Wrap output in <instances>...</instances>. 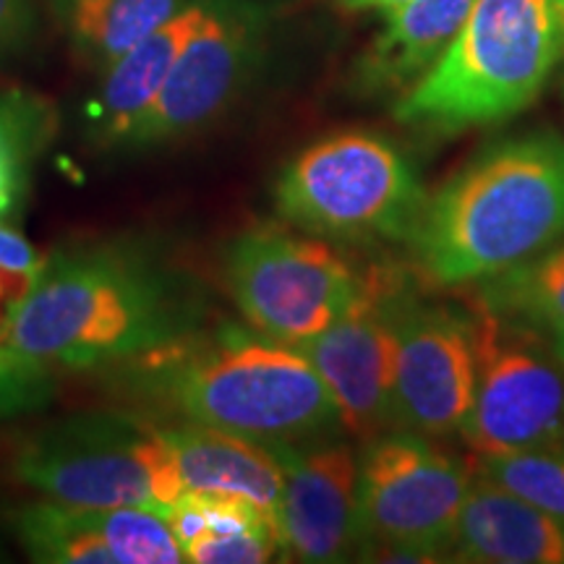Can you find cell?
Wrapping results in <instances>:
<instances>
[{
	"mask_svg": "<svg viewBox=\"0 0 564 564\" xmlns=\"http://www.w3.org/2000/svg\"><path fill=\"white\" fill-rule=\"evenodd\" d=\"M207 322L202 282L165 246L89 238L47 253L0 343L51 371L110 369Z\"/></svg>",
	"mask_w": 564,
	"mask_h": 564,
	"instance_id": "obj_1",
	"label": "cell"
},
{
	"mask_svg": "<svg viewBox=\"0 0 564 564\" xmlns=\"http://www.w3.org/2000/svg\"><path fill=\"white\" fill-rule=\"evenodd\" d=\"M387 303L394 329V426L426 440L460 434L476 387L470 316L394 288Z\"/></svg>",
	"mask_w": 564,
	"mask_h": 564,
	"instance_id": "obj_11",
	"label": "cell"
},
{
	"mask_svg": "<svg viewBox=\"0 0 564 564\" xmlns=\"http://www.w3.org/2000/svg\"><path fill=\"white\" fill-rule=\"evenodd\" d=\"M158 426L175 457L183 491L241 497L278 518L282 468L267 444L186 421H158Z\"/></svg>",
	"mask_w": 564,
	"mask_h": 564,
	"instance_id": "obj_15",
	"label": "cell"
},
{
	"mask_svg": "<svg viewBox=\"0 0 564 564\" xmlns=\"http://www.w3.org/2000/svg\"><path fill=\"white\" fill-rule=\"evenodd\" d=\"M426 192L390 139L329 133L282 167L274 209L291 228L345 243L408 241Z\"/></svg>",
	"mask_w": 564,
	"mask_h": 564,
	"instance_id": "obj_6",
	"label": "cell"
},
{
	"mask_svg": "<svg viewBox=\"0 0 564 564\" xmlns=\"http://www.w3.org/2000/svg\"><path fill=\"white\" fill-rule=\"evenodd\" d=\"M194 494V491H192ZM207 525L183 546L194 564H264L282 560L278 518L249 499L199 494Z\"/></svg>",
	"mask_w": 564,
	"mask_h": 564,
	"instance_id": "obj_19",
	"label": "cell"
},
{
	"mask_svg": "<svg viewBox=\"0 0 564 564\" xmlns=\"http://www.w3.org/2000/svg\"><path fill=\"white\" fill-rule=\"evenodd\" d=\"M564 58V0H474L436 66L394 102L432 133L494 126L531 108Z\"/></svg>",
	"mask_w": 564,
	"mask_h": 564,
	"instance_id": "obj_4",
	"label": "cell"
},
{
	"mask_svg": "<svg viewBox=\"0 0 564 564\" xmlns=\"http://www.w3.org/2000/svg\"><path fill=\"white\" fill-rule=\"evenodd\" d=\"M188 0H51L61 32L89 68L102 70L186 9Z\"/></svg>",
	"mask_w": 564,
	"mask_h": 564,
	"instance_id": "obj_18",
	"label": "cell"
},
{
	"mask_svg": "<svg viewBox=\"0 0 564 564\" xmlns=\"http://www.w3.org/2000/svg\"><path fill=\"white\" fill-rule=\"evenodd\" d=\"M264 30V11L249 0H204L199 24L123 147L160 150L209 129L257 68Z\"/></svg>",
	"mask_w": 564,
	"mask_h": 564,
	"instance_id": "obj_10",
	"label": "cell"
},
{
	"mask_svg": "<svg viewBox=\"0 0 564 564\" xmlns=\"http://www.w3.org/2000/svg\"><path fill=\"white\" fill-rule=\"evenodd\" d=\"M282 468L278 528L285 560L329 564L358 554L361 455L335 436L267 444Z\"/></svg>",
	"mask_w": 564,
	"mask_h": 564,
	"instance_id": "obj_13",
	"label": "cell"
},
{
	"mask_svg": "<svg viewBox=\"0 0 564 564\" xmlns=\"http://www.w3.org/2000/svg\"><path fill=\"white\" fill-rule=\"evenodd\" d=\"M89 518L105 546L116 556V564L186 562L165 512L150 507H112V510H89Z\"/></svg>",
	"mask_w": 564,
	"mask_h": 564,
	"instance_id": "obj_24",
	"label": "cell"
},
{
	"mask_svg": "<svg viewBox=\"0 0 564 564\" xmlns=\"http://www.w3.org/2000/svg\"><path fill=\"white\" fill-rule=\"evenodd\" d=\"M133 403L262 444H295L340 429L335 400L295 345L220 324L110 366Z\"/></svg>",
	"mask_w": 564,
	"mask_h": 564,
	"instance_id": "obj_2",
	"label": "cell"
},
{
	"mask_svg": "<svg viewBox=\"0 0 564 564\" xmlns=\"http://www.w3.org/2000/svg\"><path fill=\"white\" fill-rule=\"evenodd\" d=\"M53 371L0 343V419L40 411L53 398Z\"/></svg>",
	"mask_w": 564,
	"mask_h": 564,
	"instance_id": "obj_25",
	"label": "cell"
},
{
	"mask_svg": "<svg viewBox=\"0 0 564 564\" xmlns=\"http://www.w3.org/2000/svg\"><path fill=\"white\" fill-rule=\"evenodd\" d=\"M476 352L474 403L460 434L476 455L564 449V369L535 329L470 314Z\"/></svg>",
	"mask_w": 564,
	"mask_h": 564,
	"instance_id": "obj_9",
	"label": "cell"
},
{
	"mask_svg": "<svg viewBox=\"0 0 564 564\" xmlns=\"http://www.w3.org/2000/svg\"><path fill=\"white\" fill-rule=\"evenodd\" d=\"M223 282L251 329L301 345L361 301L366 274L324 238L282 225H253L223 253Z\"/></svg>",
	"mask_w": 564,
	"mask_h": 564,
	"instance_id": "obj_7",
	"label": "cell"
},
{
	"mask_svg": "<svg viewBox=\"0 0 564 564\" xmlns=\"http://www.w3.org/2000/svg\"><path fill=\"white\" fill-rule=\"evenodd\" d=\"M470 468L564 525V449L478 455Z\"/></svg>",
	"mask_w": 564,
	"mask_h": 564,
	"instance_id": "obj_23",
	"label": "cell"
},
{
	"mask_svg": "<svg viewBox=\"0 0 564 564\" xmlns=\"http://www.w3.org/2000/svg\"><path fill=\"white\" fill-rule=\"evenodd\" d=\"M11 474L26 489L79 510L167 512L183 494L158 421L131 411H84L34 429L13 449Z\"/></svg>",
	"mask_w": 564,
	"mask_h": 564,
	"instance_id": "obj_5",
	"label": "cell"
},
{
	"mask_svg": "<svg viewBox=\"0 0 564 564\" xmlns=\"http://www.w3.org/2000/svg\"><path fill=\"white\" fill-rule=\"evenodd\" d=\"M9 525L32 562L116 564V556L91 523L89 510L40 499L13 507Z\"/></svg>",
	"mask_w": 564,
	"mask_h": 564,
	"instance_id": "obj_21",
	"label": "cell"
},
{
	"mask_svg": "<svg viewBox=\"0 0 564 564\" xmlns=\"http://www.w3.org/2000/svg\"><path fill=\"white\" fill-rule=\"evenodd\" d=\"M478 303L535 333L564 327V246L481 282Z\"/></svg>",
	"mask_w": 564,
	"mask_h": 564,
	"instance_id": "obj_20",
	"label": "cell"
},
{
	"mask_svg": "<svg viewBox=\"0 0 564 564\" xmlns=\"http://www.w3.org/2000/svg\"><path fill=\"white\" fill-rule=\"evenodd\" d=\"M392 288L387 274H366L361 301L322 335L295 345L333 394L343 432L364 442L394 426V329L387 303Z\"/></svg>",
	"mask_w": 564,
	"mask_h": 564,
	"instance_id": "obj_12",
	"label": "cell"
},
{
	"mask_svg": "<svg viewBox=\"0 0 564 564\" xmlns=\"http://www.w3.org/2000/svg\"><path fill=\"white\" fill-rule=\"evenodd\" d=\"M37 32L34 0H0V61L30 47Z\"/></svg>",
	"mask_w": 564,
	"mask_h": 564,
	"instance_id": "obj_26",
	"label": "cell"
},
{
	"mask_svg": "<svg viewBox=\"0 0 564 564\" xmlns=\"http://www.w3.org/2000/svg\"><path fill=\"white\" fill-rule=\"evenodd\" d=\"M449 552L460 562L564 564V525L474 474Z\"/></svg>",
	"mask_w": 564,
	"mask_h": 564,
	"instance_id": "obj_14",
	"label": "cell"
},
{
	"mask_svg": "<svg viewBox=\"0 0 564 564\" xmlns=\"http://www.w3.org/2000/svg\"><path fill=\"white\" fill-rule=\"evenodd\" d=\"M6 560V552H3V546H0V562H3Z\"/></svg>",
	"mask_w": 564,
	"mask_h": 564,
	"instance_id": "obj_29",
	"label": "cell"
},
{
	"mask_svg": "<svg viewBox=\"0 0 564 564\" xmlns=\"http://www.w3.org/2000/svg\"><path fill=\"white\" fill-rule=\"evenodd\" d=\"M564 238V139L499 141L426 196L408 243L423 278L455 288L497 278Z\"/></svg>",
	"mask_w": 564,
	"mask_h": 564,
	"instance_id": "obj_3",
	"label": "cell"
},
{
	"mask_svg": "<svg viewBox=\"0 0 564 564\" xmlns=\"http://www.w3.org/2000/svg\"><path fill=\"white\" fill-rule=\"evenodd\" d=\"M474 0H408L387 13L382 34L358 61L364 95H403L436 66L468 19Z\"/></svg>",
	"mask_w": 564,
	"mask_h": 564,
	"instance_id": "obj_16",
	"label": "cell"
},
{
	"mask_svg": "<svg viewBox=\"0 0 564 564\" xmlns=\"http://www.w3.org/2000/svg\"><path fill=\"white\" fill-rule=\"evenodd\" d=\"M474 468L426 436L387 432L369 442L358 476V554L434 560L447 552Z\"/></svg>",
	"mask_w": 564,
	"mask_h": 564,
	"instance_id": "obj_8",
	"label": "cell"
},
{
	"mask_svg": "<svg viewBox=\"0 0 564 564\" xmlns=\"http://www.w3.org/2000/svg\"><path fill=\"white\" fill-rule=\"evenodd\" d=\"M549 345H552V352H554L556 361H560L562 369H564V327L562 329H554V333H549Z\"/></svg>",
	"mask_w": 564,
	"mask_h": 564,
	"instance_id": "obj_28",
	"label": "cell"
},
{
	"mask_svg": "<svg viewBox=\"0 0 564 564\" xmlns=\"http://www.w3.org/2000/svg\"><path fill=\"white\" fill-rule=\"evenodd\" d=\"M204 11V0H188L186 9L173 17L150 37L133 45L112 66L102 70L91 118L95 137L105 147H123L129 133L158 100L162 84L171 74L175 58L192 37Z\"/></svg>",
	"mask_w": 564,
	"mask_h": 564,
	"instance_id": "obj_17",
	"label": "cell"
},
{
	"mask_svg": "<svg viewBox=\"0 0 564 564\" xmlns=\"http://www.w3.org/2000/svg\"><path fill=\"white\" fill-rule=\"evenodd\" d=\"M337 3H340L345 11H352V13L379 11V13H384V17H387V13L400 9V6L408 3V0H337Z\"/></svg>",
	"mask_w": 564,
	"mask_h": 564,
	"instance_id": "obj_27",
	"label": "cell"
},
{
	"mask_svg": "<svg viewBox=\"0 0 564 564\" xmlns=\"http://www.w3.org/2000/svg\"><path fill=\"white\" fill-rule=\"evenodd\" d=\"M53 110L30 91H0V217L17 209L53 139Z\"/></svg>",
	"mask_w": 564,
	"mask_h": 564,
	"instance_id": "obj_22",
	"label": "cell"
}]
</instances>
